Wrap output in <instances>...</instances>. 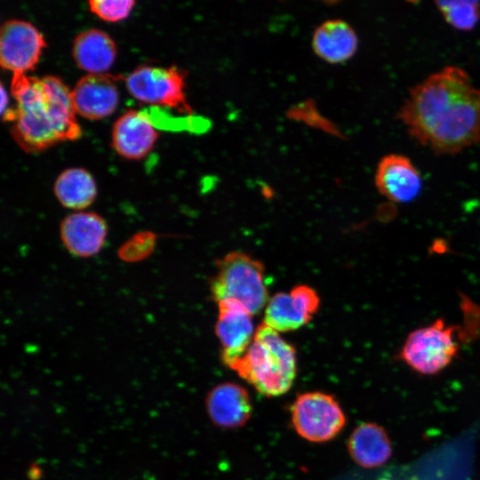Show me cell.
<instances>
[{
	"mask_svg": "<svg viewBox=\"0 0 480 480\" xmlns=\"http://www.w3.org/2000/svg\"><path fill=\"white\" fill-rule=\"evenodd\" d=\"M398 118L436 154L459 153L480 140V90L465 70L447 66L411 89Z\"/></svg>",
	"mask_w": 480,
	"mask_h": 480,
	"instance_id": "1",
	"label": "cell"
},
{
	"mask_svg": "<svg viewBox=\"0 0 480 480\" xmlns=\"http://www.w3.org/2000/svg\"><path fill=\"white\" fill-rule=\"evenodd\" d=\"M11 93L16 101L12 135L27 153L81 137L70 91L59 77L13 74Z\"/></svg>",
	"mask_w": 480,
	"mask_h": 480,
	"instance_id": "2",
	"label": "cell"
},
{
	"mask_svg": "<svg viewBox=\"0 0 480 480\" xmlns=\"http://www.w3.org/2000/svg\"><path fill=\"white\" fill-rule=\"evenodd\" d=\"M231 369L261 395L278 396L290 390L296 378V350L278 332L262 323Z\"/></svg>",
	"mask_w": 480,
	"mask_h": 480,
	"instance_id": "3",
	"label": "cell"
},
{
	"mask_svg": "<svg viewBox=\"0 0 480 480\" xmlns=\"http://www.w3.org/2000/svg\"><path fill=\"white\" fill-rule=\"evenodd\" d=\"M211 282L215 301L233 300L241 303L252 315L258 314L268 302L265 283V268L257 259L244 252H231L216 264Z\"/></svg>",
	"mask_w": 480,
	"mask_h": 480,
	"instance_id": "4",
	"label": "cell"
},
{
	"mask_svg": "<svg viewBox=\"0 0 480 480\" xmlns=\"http://www.w3.org/2000/svg\"><path fill=\"white\" fill-rule=\"evenodd\" d=\"M458 327L437 319L429 325L412 331L406 338L399 358L412 370L433 375L444 370L459 350Z\"/></svg>",
	"mask_w": 480,
	"mask_h": 480,
	"instance_id": "5",
	"label": "cell"
},
{
	"mask_svg": "<svg viewBox=\"0 0 480 480\" xmlns=\"http://www.w3.org/2000/svg\"><path fill=\"white\" fill-rule=\"evenodd\" d=\"M124 80L129 93L140 102L192 113L186 97V72L176 66H140Z\"/></svg>",
	"mask_w": 480,
	"mask_h": 480,
	"instance_id": "6",
	"label": "cell"
},
{
	"mask_svg": "<svg viewBox=\"0 0 480 480\" xmlns=\"http://www.w3.org/2000/svg\"><path fill=\"white\" fill-rule=\"evenodd\" d=\"M291 418L298 435L313 443L333 439L346 424L344 412L337 400L318 391L299 395L292 404Z\"/></svg>",
	"mask_w": 480,
	"mask_h": 480,
	"instance_id": "7",
	"label": "cell"
},
{
	"mask_svg": "<svg viewBox=\"0 0 480 480\" xmlns=\"http://www.w3.org/2000/svg\"><path fill=\"white\" fill-rule=\"evenodd\" d=\"M46 41L30 22L9 20L0 30V63L13 74L32 71L39 62Z\"/></svg>",
	"mask_w": 480,
	"mask_h": 480,
	"instance_id": "8",
	"label": "cell"
},
{
	"mask_svg": "<svg viewBox=\"0 0 480 480\" xmlns=\"http://www.w3.org/2000/svg\"><path fill=\"white\" fill-rule=\"evenodd\" d=\"M320 298L310 286L300 284L289 292H277L267 303L264 324L278 332L297 330L312 320Z\"/></svg>",
	"mask_w": 480,
	"mask_h": 480,
	"instance_id": "9",
	"label": "cell"
},
{
	"mask_svg": "<svg viewBox=\"0 0 480 480\" xmlns=\"http://www.w3.org/2000/svg\"><path fill=\"white\" fill-rule=\"evenodd\" d=\"M215 333L220 343V358L231 367L244 355L253 340L252 314L241 303L226 300L218 302Z\"/></svg>",
	"mask_w": 480,
	"mask_h": 480,
	"instance_id": "10",
	"label": "cell"
},
{
	"mask_svg": "<svg viewBox=\"0 0 480 480\" xmlns=\"http://www.w3.org/2000/svg\"><path fill=\"white\" fill-rule=\"evenodd\" d=\"M70 97L79 116L90 120L105 118L118 106L116 77L107 73L87 74L76 82Z\"/></svg>",
	"mask_w": 480,
	"mask_h": 480,
	"instance_id": "11",
	"label": "cell"
},
{
	"mask_svg": "<svg viewBox=\"0 0 480 480\" xmlns=\"http://www.w3.org/2000/svg\"><path fill=\"white\" fill-rule=\"evenodd\" d=\"M108 236L103 217L92 212H74L60 225V236L67 251L76 257L89 258L100 252Z\"/></svg>",
	"mask_w": 480,
	"mask_h": 480,
	"instance_id": "12",
	"label": "cell"
},
{
	"mask_svg": "<svg viewBox=\"0 0 480 480\" xmlns=\"http://www.w3.org/2000/svg\"><path fill=\"white\" fill-rule=\"evenodd\" d=\"M375 185L379 192L395 203H408L417 197L422 182L418 169L405 156H383L376 169Z\"/></svg>",
	"mask_w": 480,
	"mask_h": 480,
	"instance_id": "13",
	"label": "cell"
},
{
	"mask_svg": "<svg viewBox=\"0 0 480 480\" xmlns=\"http://www.w3.org/2000/svg\"><path fill=\"white\" fill-rule=\"evenodd\" d=\"M158 136V132L146 113L129 109L113 125L112 146L121 156L138 160L151 151Z\"/></svg>",
	"mask_w": 480,
	"mask_h": 480,
	"instance_id": "14",
	"label": "cell"
},
{
	"mask_svg": "<svg viewBox=\"0 0 480 480\" xmlns=\"http://www.w3.org/2000/svg\"><path fill=\"white\" fill-rule=\"evenodd\" d=\"M205 407L212 423L223 428L244 426L252 412L247 389L233 382L221 383L212 388L206 396Z\"/></svg>",
	"mask_w": 480,
	"mask_h": 480,
	"instance_id": "15",
	"label": "cell"
},
{
	"mask_svg": "<svg viewBox=\"0 0 480 480\" xmlns=\"http://www.w3.org/2000/svg\"><path fill=\"white\" fill-rule=\"evenodd\" d=\"M313 52L330 64L346 62L358 47L355 29L345 20L333 19L321 23L312 36Z\"/></svg>",
	"mask_w": 480,
	"mask_h": 480,
	"instance_id": "16",
	"label": "cell"
},
{
	"mask_svg": "<svg viewBox=\"0 0 480 480\" xmlns=\"http://www.w3.org/2000/svg\"><path fill=\"white\" fill-rule=\"evenodd\" d=\"M72 55L81 69L88 74H101L113 65L116 57V46L106 32L90 28L76 36Z\"/></svg>",
	"mask_w": 480,
	"mask_h": 480,
	"instance_id": "17",
	"label": "cell"
},
{
	"mask_svg": "<svg viewBox=\"0 0 480 480\" xmlns=\"http://www.w3.org/2000/svg\"><path fill=\"white\" fill-rule=\"evenodd\" d=\"M348 450L361 467L373 468L386 463L392 448L387 432L375 423H363L356 427L348 440Z\"/></svg>",
	"mask_w": 480,
	"mask_h": 480,
	"instance_id": "18",
	"label": "cell"
},
{
	"mask_svg": "<svg viewBox=\"0 0 480 480\" xmlns=\"http://www.w3.org/2000/svg\"><path fill=\"white\" fill-rule=\"evenodd\" d=\"M53 192L62 206L80 212L95 200L97 186L87 170L73 167L59 174L53 184Z\"/></svg>",
	"mask_w": 480,
	"mask_h": 480,
	"instance_id": "19",
	"label": "cell"
},
{
	"mask_svg": "<svg viewBox=\"0 0 480 480\" xmlns=\"http://www.w3.org/2000/svg\"><path fill=\"white\" fill-rule=\"evenodd\" d=\"M435 4L447 23L457 29L470 30L480 19L478 1H436Z\"/></svg>",
	"mask_w": 480,
	"mask_h": 480,
	"instance_id": "20",
	"label": "cell"
},
{
	"mask_svg": "<svg viewBox=\"0 0 480 480\" xmlns=\"http://www.w3.org/2000/svg\"><path fill=\"white\" fill-rule=\"evenodd\" d=\"M156 236L150 231L134 234L118 250L119 258L126 262H137L148 257L156 246Z\"/></svg>",
	"mask_w": 480,
	"mask_h": 480,
	"instance_id": "21",
	"label": "cell"
},
{
	"mask_svg": "<svg viewBox=\"0 0 480 480\" xmlns=\"http://www.w3.org/2000/svg\"><path fill=\"white\" fill-rule=\"evenodd\" d=\"M88 4L92 12L101 20L117 22L129 16L135 2L132 0H91Z\"/></svg>",
	"mask_w": 480,
	"mask_h": 480,
	"instance_id": "22",
	"label": "cell"
},
{
	"mask_svg": "<svg viewBox=\"0 0 480 480\" xmlns=\"http://www.w3.org/2000/svg\"><path fill=\"white\" fill-rule=\"evenodd\" d=\"M380 480H417L415 477H410L405 475V477H401L399 474L387 473Z\"/></svg>",
	"mask_w": 480,
	"mask_h": 480,
	"instance_id": "23",
	"label": "cell"
}]
</instances>
